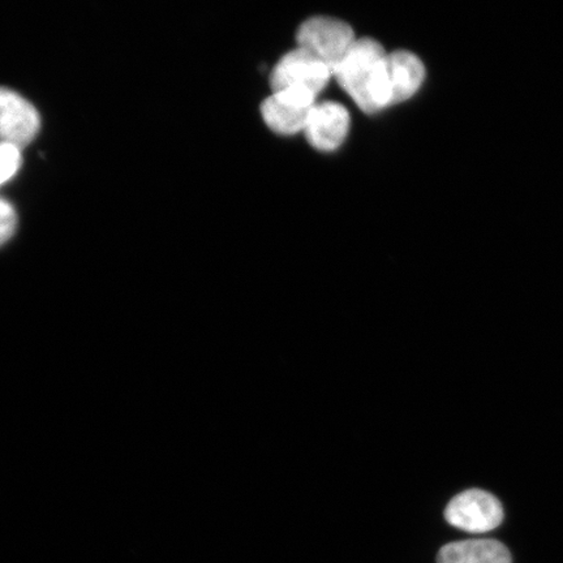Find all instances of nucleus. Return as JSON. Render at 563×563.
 I'll return each mask as SVG.
<instances>
[{
  "instance_id": "f257e3e1",
  "label": "nucleus",
  "mask_w": 563,
  "mask_h": 563,
  "mask_svg": "<svg viewBox=\"0 0 563 563\" xmlns=\"http://www.w3.org/2000/svg\"><path fill=\"white\" fill-rule=\"evenodd\" d=\"M387 55L376 40H356L333 73L341 88L368 114L391 104Z\"/></svg>"
},
{
  "instance_id": "f03ea898",
  "label": "nucleus",
  "mask_w": 563,
  "mask_h": 563,
  "mask_svg": "<svg viewBox=\"0 0 563 563\" xmlns=\"http://www.w3.org/2000/svg\"><path fill=\"white\" fill-rule=\"evenodd\" d=\"M297 41L299 48L322 62L333 75L356 38L352 27L344 21L317 16L300 25Z\"/></svg>"
},
{
  "instance_id": "7ed1b4c3",
  "label": "nucleus",
  "mask_w": 563,
  "mask_h": 563,
  "mask_svg": "<svg viewBox=\"0 0 563 563\" xmlns=\"http://www.w3.org/2000/svg\"><path fill=\"white\" fill-rule=\"evenodd\" d=\"M449 525L470 533H485L496 530L503 523L504 509L498 498L482 489L460 493L449 503L445 510Z\"/></svg>"
},
{
  "instance_id": "20e7f679",
  "label": "nucleus",
  "mask_w": 563,
  "mask_h": 563,
  "mask_svg": "<svg viewBox=\"0 0 563 563\" xmlns=\"http://www.w3.org/2000/svg\"><path fill=\"white\" fill-rule=\"evenodd\" d=\"M330 76H333L332 70L298 47L287 53L274 67L271 88L273 93L285 89H302L317 97L328 86Z\"/></svg>"
},
{
  "instance_id": "39448f33",
  "label": "nucleus",
  "mask_w": 563,
  "mask_h": 563,
  "mask_svg": "<svg viewBox=\"0 0 563 563\" xmlns=\"http://www.w3.org/2000/svg\"><path fill=\"white\" fill-rule=\"evenodd\" d=\"M316 96L302 89H285L267 97L262 104L264 122L278 135L290 136L305 131L314 108Z\"/></svg>"
},
{
  "instance_id": "423d86ee",
  "label": "nucleus",
  "mask_w": 563,
  "mask_h": 563,
  "mask_svg": "<svg viewBox=\"0 0 563 563\" xmlns=\"http://www.w3.org/2000/svg\"><path fill=\"white\" fill-rule=\"evenodd\" d=\"M41 117L24 96L10 88L0 87V141L18 147L37 137Z\"/></svg>"
},
{
  "instance_id": "0eeeda50",
  "label": "nucleus",
  "mask_w": 563,
  "mask_h": 563,
  "mask_svg": "<svg viewBox=\"0 0 563 563\" xmlns=\"http://www.w3.org/2000/svg\"><path fill=\"white\" fill-rule=\"evenodd\" d=\"M350 129V115L344 106L335 102L314 104L305 133L317 151L333 152L343 144Z\"/></svg>"
},
{
  "instance_id": "6e6552de",
  "label": "nucleus",
  "mask_w": 563,
  "mask_h": 563,
  "mask_svg": "<svg viewBox=\"0 0 563 563\" xmlns=\"http://www.w3.org/2000/svg\"><path fill=\"white\" fill-rule=\"evenodd\" d=\"M387 73L391 90V104L410 100L420 89L426 68L417 55L410 52H394L387 55Z\"/></svg>"
},
{
  "instance_id": "1a4fd4ad",
  "label": "nucleus",
  "mask_w": 563,
  "mask_h": 563,
  "mask_svg": "<svg viewBox=\"0 0 563 563\" xmlns=\"http://www.w3.org/2000/svg\"><path fill=\"white\" fill-rule=\"evenodd\" d=\"M439 563H511L509 549L497 540L454 541L441 548Z\"/></svg>"
},
{
  "instance_id": "9d476101",
  "label": "nucleus",
  "mask_w": 563,
  "mask_h": 563,
  "mask_svg": "<svg viewBox=\"0 0 563 563\" xmlns=\"http://www.w3.org/2000/svg\"><path fill=\"white\" fill-rule=\"evenodd\" d=\"M21 161L20 147L0 141V187L19 173Z\"/></svg>"
},
{
  "instance_id": "9b49d317",
  "label": "nucleus",
  "mask_w": 563,
  "mask_h": 563,
  "mask_svg": "<svg viewBox=\"0 0 563 563\" xmlns=\"http://www.w3.org/2000/svg\"><path fill=\"white\" fill-rule=\"evenodd\" d=\"M18 228V214L12 203L0 199V245L9 242Z\"/></svg>"
}]
</instances>
